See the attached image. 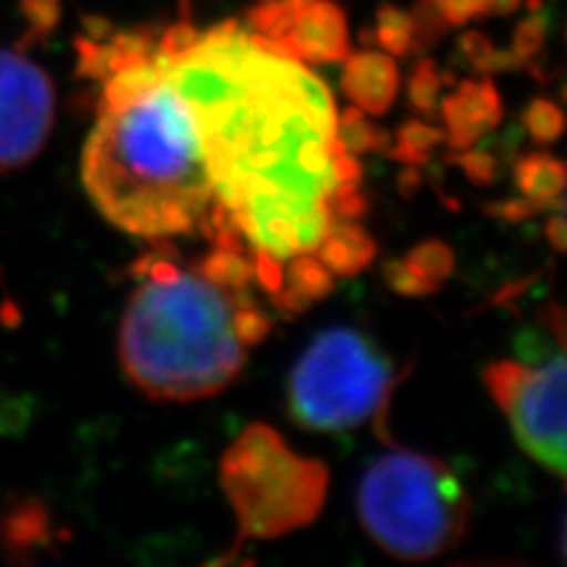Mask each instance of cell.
<instances>
[{
    "label": "cell",
    "instance_id": "6da1fadb",
    "mask_svg": "<svg viewBox=\"0 0 567 567\" xmlns=\"http://www.w3.org/2000/svg\"><path fill=\"white\" fill-rule=\"evenodd\" d=\"M156 60L199 128L213 187L202 235L220 248L244 239L279 262L315 251L339 202L360 192L327 83L235 20Z\"/></svg>",
    "mask_w": 567,
    "mask_h": 567
},
{
    "label": "cell",
    "instance_id": "7a4b0ae2",
    "mask_svg": "<svg viewBox=\"0 0 567 567\" xmlns=\"http://www.w3.org/2000/svg\"><path fill=\"white\" fill-rule=\"evenodd\" d=\"M97 83L81 158L87 197L114 227L152 244L202 233L213 187L199 128L156 52Z\"/></svg>",
    "mask_w": 567,
    "mask_h": 567
},
{
    "label": "cell",
    "instance_id": "3957f363",
    "mask_svg": "<svg viewBox=\"0 0 567 567\" xmlns=\"http://www.w3.org/2000/svg\"><path fill=\"white\" fill-rule=\"evenodd\" d=\"M140 279L118 329V360L131 383L158 402L218 395L246 367L235 317L246 291H229L197 268L181 270L166 241L133 262Z\"/></svg>",
    "mask_w": 567,
    "mask_h": 567
},
{
    "label": "cell",
    "instance_id": "277c9868",
    "mask_svg": "<svg viewBox=\"0 0 567 567\" xmlns=\"http://www.w3.org/2000/svg\"><path fill=\"white\" fill-rule=\"evenodd\" d=\"M358 513L385 554L416 563L445 556L461 544L471 502L445 461L398 447L367 468Z\"/></svg>",
    "mask_w": 567,
    "mask_h": 567
},
{
    "label": "cell",
    "instance_id": "5b68a950",
    "mask_svg": "<svg viewBox=\"0 0 567 567\" xmlns=\"http://www.w3.org/2000/svg\"><path fill=\"white\" fill-rule=\"evenodd\" d=\"M398 381V367L367 333L329 329L296 362L287 406L300 429L312 433H348L374 419L385 435L388 400Z\"/></svg>",
    "mask_w": 567,
    "mask_h": 567
},
{
    "label": "cell",
    "instance_id": "8992f818",
    "mask_svg": "<svg viewBox=\"0 0 567 567\" xmlns=\"http://www.w3.org/2000/svg\"><path fill=\"white\" fill-rule=\"evenodd\" d=\"M220 483L241 539H279L319 518L329 468L296 454L265 423H251L220 461Z\"/></svg>",
    "mask_w": 567,
    "mask_h": 567
},
{
    "label": "cell",
    "instance_id": "52a82bcc",
    "mask_svg": "<svg viewBox=\"0 0 567 567\" xmlns=\"http://www.w3.org/2000/svg\"><path fill=\"white\" fill-rule=\"evenodd\" d=\"M492 400L508 416L520 447L558 477L565 475V354L542 367L492 362L483 371Z\"/></svg>",
    "mask_w": 567,
    "mask_h": 567
},
{
    "label": "cell",
    "instance_id": "ba28073f",
    "mask_svg": "<svg viewBox=\"0 0 567 567\" xmlns=\"http://www.w3.org/2000/svg\"><path fill=\"white\" fill-rule=\"evenodd\" d=\"M55 85L20 48H0V173L24 168L55 126Z\"/></svg>",
    "mask_w": 567,
    "mask_h": 567
},
{
    "label": "cell",
    "instance_id": "9c48e42d",
    "mask_svg": "<svg viewBox=\"0 0 567 567\" xmlns=\"http://www.w3.org/2000/svg\"><path fill=\"white\" fill-rule=\"evenodd\" d=\"M303 64H336L350 52L346 10L333 0H289L284 27L270 43Z\"/></svg>",
    "mask_w": 567,
    "mask_h": 567
},
{
    "label": "cell",
    "instance_id": "30bf717a",
    "mask_svg": "<svg viewBox=\"0 0 567 567\" xmlns=\"http://www.w3.org/2000/svg\"><path fill=\"white\" fill-rule=\"evenodd\" d=\"M445 121V140L454 152L475 147L487 133L499 126L504 104L489 76L461 81L456 91L440 104Z\"/></svg>",
    "mask_w": 567,
    "mask_h": 567
},
{
    "label": "cell",
    "instance_id": "8fae6325",
    "mask_svg": "<svg viewBox=\"0 0 567 567\" xmlns=\"http://www.w3.org/2000/svg\"><path fill=\"white\" fill-rule=\"evenodd\" d=\"M341 91L369 116H383L398 100L400 93V69L398 62L381 50L364 48L360 52H348L343 60Z\"/></svg>",
    "mask_w": 567,
    "mask_h": 567
},
{
    "label": "cell",
    "instance_id": "7c38bea8",
    "mask_svg": "<svg viewBox=\"0 0 567 567\" xmlns=\"http://www.w3.org/2000/svg\"><path fill=\"white\" fill-rule=\"evenodd\" d=\"M312 254L322 260L331 275L352 277L374 262L379 246L362 225L339 218L327 227V233L317 241Z\"/></svg>",
    "mask_w": 567,
    "mask_h": 567
},
{
    "label": "cell",
    "instance_id": "4fadbf2b",
    "mask_svg": "<svg viewBox=\"0 0 567 567\" xmlns=\"http://www.w3.org/2000/svg\"><path fill=\"white\" fill-rule=\"evenodd\" d=\"M333 291V275L312 251L289 258L281 270V287L272 296L275 303L291 315L306 312L317 300Z\"/></svg>",
    "mask_w": 567,
    "mask_h": 567
},
{
    "label": "cell",
    "instance_id": "5bb4252c",
    "mask_svg": "<svg viewBox=\"0 0 567 567\" xmlns=\"http://www.w3.org/2000/svg\"><path fill=\"white\" fill-rule=\"evenodd\" d=\"M513 177H516V185L523 192V197L539 202L548 208H563L565 166L554 154L529 152L520 156L516 166H513Z\"/></svg>",
    "mask_w": 567,
    "mask_h": 567
},
{
    "label": "cell",
    "instance_id": "9a60e30c",
    "mask_svg": "<svg viewBox=\"0 0 567 567\" xmlns=\"http://www.w3.org/2000/svg\"><path fill=\"white\" fill-rule=\"evenodd\" d=\"M362 43L381 45L390 58H406L414 50L412 14L398 6H381L374 29L362 31Z\"/></svg>",
    "mask_w": 567,
    "mask_h": 567
},
{
    "label": "cell",
    "instance_id": "2e32d148",
    "mask_svg": "<svg viewBox=\"0 0 567 567\" xmlns=\"http://www.w3.org/2000/svg\"><path fill=\"white\" fill-rule=\"evenodd\" d=\"M336 140L346 154L360 156L371 152H388V133L379 131L358 106H348L336 114Z\"/></svg>",
    "mask_w": 567,
    "mask_h": 567
},
{
    "label": "cell",
    "instance_id": "e0dca14e",
    "mask_svg": "<svg viewBox=\"0 0 567 567\" xmlns=\"http://www.w3.org/2000/svg\"><path fill=\"white\" fill-rule=\"evenodd\" d=\"M206 279L216 281L218 287L229 291H246L248 284L256 279L254 258H246L241 251H233V248H213L199 265H194Z\"/></svg>",
    "mask_w": 567,
    "mask_h": 567
},
{
    "label": "cell",
    "instance_id": "ac0fdd59",
    "mask_svg": "<svg viewBox=\"0 0 567 567\" xmlns=\"http://www.w3.org/2000/svg\"><path fill=\"white\" fill-rule=\"evenodd\" d=\"M402 262L406 270L416 275L435 293L442 287V281L454 272V251L450 244L431 239L414 246Z\"/></svg>",
    "mask_w": 567,
    "mask_h": 567
},
{
    "label": "cell",
    "instance_id": "d6986e66",
    "mask_svg": "<svg viewBox=\"0 0 567 567\" xmlns=\"http://www.w3.org/2000/svg\"><path fill=\"white\" fill-rule=\"evenodd\" d=\"M442 140H445V131L442 128H435L419 118H410L398 128V145L388 152L406 166H421L429 162L431 152Z\"/></svg>",
    "mask_w": 567,
    "mask_h": 567
},
{
    "label": "cell",
    "instance_id": "ffe728a7",
    "mask_svg": "<svg viewBox=\"0 0 567 567\" xmlns=\"http://www.w3.org/2000/svg\"><path fill=\"white\" fill-rule=\"evenodd\" d=\"M458 52L466 58V62L475 71H481L483 76L502 74V71L525 66L516 55H513V50H499L481 31H466L461 35Z\"/></svg>",
    "mask_w": 567,
    "mask_h": 567
},
{
    "label": "cell",
    "instance_id": "44dd1931",
    "mask_svg": "<svg viewBox=\"0 0 567 567\" xmlns=\"http://www.w3.org/2000/svg\"><path fill=\"white\" fill-rule=\"evenodd\" d=\"M440 87H442V74L431 58H421L412 76L406 81V97H410L412 110L421 116H435V110L440 104Z\"/></svg>",
    "mask_w": 567,
    "mask_h": 567
},
{
    "label": "cell",
    "instance_id": "7402d4cb",
    "mask_svg": "<svg viewBox=\"0 0 567 567\" xmlns=\"http://www.w3.org/2000/svg\"><path fill=\"white\" fill-rule=\"evenodd\" d=\"M523 123L529 137L539 142V145H551V142H556L565 131L563 110L556 102L546 97H537L527 106L523 114Z\"/></svg>",
    "mask_w": 567,
    "mask_h": 567
},
{
    "label": "cell",
    "instance_id": "603a6c76",
    "mask_svg": "<svg viewBox=\"0 0 567 567\" xmlns=\"http://www.w3.org/2000/svg\"><path fill=\"white\" fill-rule=\"evenodd\" d=\"M410 14L414 27V50L419 52H429L431 48H435L452 29L450 22L437 10L435 0H416V6Z\"/></svg>",
    "mask_w": 567,
    "mask_h": 567
},
{
    "label": "cell",
    "instance_id": "cb8c5ba5",
    "mask_svg": "<svg viewBox=\"0 0 567 567\" xmlns=\"http://www.w3.org/2000/svg\"><path fill=\"white\" fill-rule=\"evenodd\" d=\"M546 33H548V22L542 14V10L529 12L525 20L516 24V31H513V55H516L523 64H529L537 58V52L544 48Z\"/></svg>",
    "mask_w": 567,
    "mask_h": 567
},
{
    "label": "cell",
    "instance_id": "d4e9b609",
    "mask_svg": "<svg viewBox=\"0 0 567 567\" xmlns=\"http://www.w3.org/2000/svg\"><path fill=\"white\" fill-rule=\"evenodd\" d=\"M454 162L458 164V168L466 173V177L471 183L475 185H492L496 181V171H499V166H496V158L492 152L487 150H461L456 152Z\"/></svg>",
    "mask_w": 567,
    "mask_h": 567
},
{
    "label": "cell",
    "instance_id": "484cf974",
    "mask_svg": "<svg viewBox=\"0 0 567 567\" xmlns=\"http://www.w3.org/2000/svg\"><path fill=\"white\" fill-rule=\"evenodd\" d=\"M235 329H237V336L241 339V343L246 348H251L270 333V319L254 306V300H244V303L237 308Z\"/></svg>",
    "mask_w": 567,
    "mask_h": 567
},
{
    "label": "cell",
    "instance_id": "4316f807",
    "mask_svg": "<svg viewBox=\"0 0 567 567\" xmlns=\"http://www.w3.org/2000/svg\"><path fill=\"white\" fill-rule=\"evenodd\" d=\"M435 6L450 27H466L489 14L492 0H435Z\"/></svg>",
    "mask_w": 567,
    "mask_h": 567
},
{
    "label": "cell",
    "instance_id": "83f0119b",
    "mask_svg": "<svg viewBox=\"0 0 567 567\" xmlns=\"http://www.w3.org/2000/svg\"><path fill=\"white\" fill-rule=\"evenodd\" d=\"M383 279L393 291L402 296H429L433 293L425 284L404 268L402 260H388L383 265Z\"/></svg>",
    "mask_w": 567,
    "mask_h": 567
},
{
    "label": "cell",
    "instance_id": "f1b7e54d",
    "mask_svg": "<svg viewBox=\"0 0 567 567\" xmlns=\"http://www.w3.org/2000/svg\"><path fill=\"white\" fill-rule=\"evenodd\" d=\"M546 208H548V206H544V204H539V202H532V199H527V197L487 204V213H492L494 218H502V220H506V223H523V220H527V218L539 216V213L546 210Z\"/></svg>",
    "mask_w": 567,
    "mask_h": 567
},
{
    "label": "cell",
    "instance_id": "f546056e",
    "mask_svg": "<svg viewBox=\"0 0 567 567\" xmlns=\"http://www.w3.org/2000/svg\"><path fill=\"white\" fill-rule=\"evenodd\" d=\"M565 233H567V225H565L563 213H558V216H554L546 225V237H548V241H551L556 251H565V241H567Z\"/></svg>",
    "mask_w": 567,
    "mask_h": 567
},
{
    "label": "cell",
    "instance_id": "4dcf8cb0",
    "mask_svg": "<svg viewBox=\"0 0 567 567\" xmlns=\"http://www.w3.org/2000/svg\"><path fill=\"white\" fill-rule=\"evenodd\" d=\"M523 3H525V0H492V10H489V14H496V17H508V14H513V12H518Z\"/></svg>",
    "mask_w": 567,
    "mask_h": 567
},
{
    "label": "cell",
    "instance_id": "1f68e13d",
    "mask_svg": "<svg viewBox=\"0 0 567 567\" xmlns=\"http://www.w3.org/2000/svg\"><path fill=\"white\" fill-rule=\"evenodd\" d=\"M258 3H272V0H258Z\"/></svg>",
    "mask_w": 567,
    "mask_h": 567
}]
</instances>
